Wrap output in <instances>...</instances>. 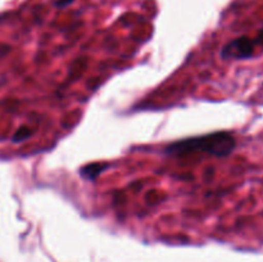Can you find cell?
<instances>
[{
	"instance_id": "6da1fadb",
	"label": "cell",
	"mask_w": 263,
	"mask_h": 262,
	"mask_svg": "<svg viewBox=\"0 0 263 262\" xmlns=\"http://www.w3.org/2000/svg\"><path fill=\"white\" fill-rule=\"evenodd\" d=\"M236 148L234 135L228 131L205 134V135L192 136L181 139L164 146L163 153L167 156H186L192 153H208L215 157L230 156Z\"/></svg>"
},
{
	"instance_id": "7a4b0ae2",
	"label": "cell",
	"mask_w": 263,
	"mask_h": 262,
	"mask_svg": "<svg viewBox=\"0 0 263 262\" xmlns=\"http://www.w3.org/2000/svg\"><path fill=\"white\" fill-rule=\"evenodd\" d=\"M256 51V44L253 39L248 36H240V38L233 39L228 44L222 46L221 50V57L226 61H243V59H249L254 55Z\"/></svg>"
},
{
	"instance_id": "3957f363",
	"label": "cell",
	"mask_w": 263,
	"mask_h": 262,
	"mask_svg": "<svg viewBox=\"0 0 263 262\" xmlns=\"http://www.w3.org/2000/svg\"><path fill=\"white\" fill-rule=\"evenodd\" d=\"M108 167V164H102V163H91L85 166L84 169H81L80 174L84 179L86 180H94L95 177L99 174H102V171H104Z\"/></svg>"
},
{
	"instance_id": "277c9868",
	"label": "cell",
	"mask_w": 263,
	"mask_h": 262,
	"mask_svg": "<svg viewBox=\"0 0 263 262\" xmlns=\"http://www.w3.org/2000/svg\"><path fill=\"white\" fill-rule=\"evenodd\" d=\"M26 138H28V130L27 128H26L25 130V133L22 134V131H18L17 133V135L14 136V138H13V140L14 141H21V140H23V139H26Z\"/></svg>"
},
{
	"instance_id": "5b68a950",
	"label": "cell",
	"mask_w": 263,
	"mask_h": 262,
	"mask_svg": "<svg viewBox=\"0 0 263 262\" xmlns=\"http://www.w3.org/2000/svg\"><path fill=\"white\" fill-rule=\"evenodd\" d=\"M72 2H74V0H57V2H55V7L64 8V7H67V5L71 4Z\"/></svg>"
}]
</instances>
